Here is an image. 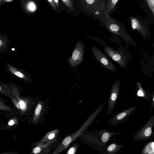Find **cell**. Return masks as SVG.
Listing matches in <instances>:
<instances>
[{"label":"cell","mask_w":154,"mask_h":154,"mask_svg":"<svg viewBox=\"0 0 154 154\" xmlns=\"http://www.w3.org/2000/svg\"><path fill=\"white\" fill-rule=\"evenodd\" d=\"M78 11L83 13L90 18L99 21L108 13L106 10V0H76Z\"/></svg>","instance_id":"6da1fadb"},{"label":"cell","mask_w":154,"mask_h":154,"mask_svg":"<svg viewBox=\"0 0 154 154\" xmlns=\"http://www.w3.org/2000/svg\"><path fill=\"white\" fill-rule=\"evenodd\" d=\"M99 22L110 32L122 38L125 42L127 50L130 45H137V43L128 32L125 25L111 17L109 14Z\"/></svg>","instance_id":"7a4b0ae2"},{"label":"cell","mask_w":154,"mask_h":154,"mask_svg":"<svg viewBox=\"0 0 154 154\" xmlns=\"http://www.w3.org/2000/svg\"><path fill=\"white\" fill-rule=\"evenodd\" d=\"M119 132H111L106 130H96L94 131H85L80 137L83 141L91 146H105L109 138L113 135L119 134Z\"/></svg>","instance_id":"3957f363"},{"label":"cell","mask_w":154,"mask_h":154,"mask_svg":"<svg viewBox=\"0 0 154 154\" xmlns=\"http://www.w3.org/2000/svg\"><path fill=\"white\" fill-rule=\"evenodd\" d=\"M105 105V103H103L99 105L87 119L78 129L70 135L67 136L64 139L62 143L64 148L68 146L71 143L77 140L79 137H80L100 114L104 108Z\"/></svg>","instance_id":"277c9868"},{"label":"cell","mask_w":154,"mask_h":154,"mask_svg":"<svg viewBox=\"0 0 154 154\" xmlns=\"http://www.w3.org/2000/svg\"><path fill=\"white\" fill-rule=\"evenodd\" d=\"M103 50L109 57L123 68L126 67L131 58L128 50L123 47L119 48L118 49L115 50L110 46L106 45L104 46Z\"/></svg>","instance_id":"5b68a950"},{"label":"cell","mask_w":154,"mask_h":154,"mask_svg":"<svg viewBox=\"0 0 154 154\" xmlns=\"http://www.w3.org/2000/svg\"><path fill=\"white\" fill-rule=\"evenodd\" d=\"M129 20L132 29L137 30L145 40H147L151 35L150 28L151 24L149 20L140 16H130Z\"/></svg>","instance_id":"8992f818"},{"label":"cell","mask_w":154,"mask_h":154,"mask_svg":"<svg viewBox=\"0 0 154 154\" xmlns=\"http://www.w3.org/2000/svg\"><path fill=\"white\" fill-rule=\"evenodd\" d=\"M154 114L149 117L146 124L134 134L133 140L137 142H141L149 139L154 137Z\"/></svg>","instance_id":"52a82bcc"},{"label":"cell","mask_w":154,"mask_h":154,"mask_svg":"<svg viewBox=\"0 0 154 154\" xmlns=\"http://www.w3.org/2000/svg\"><path fill=\"white\" fill-rule=\"evenodd\" d=\"M85 48V45L81 41L79 40L75 43L71 56L67 59L72 68L78 67L83 61Z\"/></svg>","instance_id":"ba28073f"},{"label":"cell","mask_w":154,"mask_h":154,"mask_svg":"<svg viewBox=\"0 0 154 154\" xmlns=\"http://www.w3.org/2000/svg\"><path fill=\"white\" fill-rule=\"evenodd\" d=\"M91 50L95 58L102 67L108 71L116 72V67L106 54L94 46L91 47Z\"/></svg>","instance_id":"9c48e42d"},{"label":"cell","mask_w":154,"mask_h":154,"mask_svg":"<svg viewBox=\"0 0 154 154\" xmlns=\"http://www.w3.org/2000/svg\"><path fill=\"white\" fill-rule=\"evenodd\" d=\"M137 106H134L116 114L108 120V125L111 126H116L125 122L137 109Z\"/></svg>","instance_id":"30bf717a"},{"label":"cell","mask_w":154,"mask_h":154,"mask_svg":"<svg viewBox=\"0 0 154 154\" xmlns=\"http://www.w3.org/2000/svg\"><path fill=\"white\" fill-rule=\"evenodd\" d=\"M120 82L116 80L112 85L108 98L107 113L110 116L114 109L119 93Z\"/></svg>","instance_id":"8fae6325"},{"label":"cell","mask_w":154,"mask_h":154,"mask_svg":"<svg viewBox=\"0 0 154 154\" xmlns=\"http://www.w3.org/2000/svg\"><path fill=\"white\" fill-rule=\"evenodd\" d=\"M146 15L151 24H154V0H136Z\"/></svg>","instance_id":"7c38bea8"},{"label":"cell","mask_w":154,"mask_h":154,"mask_svg":"<svg viewBox=\"0 0 154 154\" xmlns=\"http://www.w3.org/2000/svg\"><path fill=\"white\" fill-rule=\"evenodd\" d=\"M69 12L75 17L79 16L80 13L78 11L76 6V0H61Z\"/></svg>","instance_id":"4fadbf2b"},{"label":"cell","mask_w":154,"mask_h":154,"mask_svg":"<svg viewBox=\"0 0 154 154\" xmlns=\"http://www.w3.org/2000/svg\"><path fill=\"white\" fill-rule=\"evenodd\" d=\"M141 83L139 81L136 82V85L137 89V95L141 97L146 102L150 101L151 96L150 94L147 91L144 90L141 86Z\"/></svg>","instance_id":"5bb4252c"},{"label":"cell","mask_w":154,"mask_h":154,"mask_svg":"<svg viewBox=\"0 0 154 154\" xmlns=\"http://www.w3.org/2000/svg\"><path fill=\"white\" fill-rule=\"evenodd\" d=\"M123 146L124 145L122 144H118L114 142L107 145L106 148V150L108 154H116Z\"/></svg>","instance_id":"9a60e30c"},{"label":"cell","mask_w":154,"mask_h":154,"mask_svg":"<svg viewBox=\"0 0 154 154\" xmlns=\"http://www.w3.org/2000/svg\"><path fill=\"white\" fill-rule=\"evenodd\" d=\"M119 0H106V10L109 15L114 11Z\"/></svg>","instance_id":"2e32d148"},{"label":"cell","mask_w":154,"mask_h":154,"mask_svg":"<svg viewBox=\"0 0 154 154\" xmlns=\"http://www.w3.org/2000/svg\"><path fill=\"white\" fill-rule=\"evenodd\" d=\"M8 67L10 71L13 74L20 78L26 79L27 77L23 73L9 64H8Z\"/></svg>","instance_id":"e0dca14e"},{"label":"cell","mask_w":154,"mask_h":154,"mask_svg":"<svg viewBox=\"0 0 154 154\" xmlns=\"http://www.w3.org/2000/svg\"><path fill=\"white\" fill-rule=\"evenodd\" d=\"M154 150V142H149L143 148L141 154H148L149 152Z\"/></svg>","instance_id":"ac0fdd59"},{"label":"cell","mask_w":154,"mask_h":154,"mask_svg":"<svg viewBox=\"0 0 154 154\" xmlns=\"http://www.w3.org/2000/svg\"><path fill=\"white\" fill-rule=\"evenodd\" d=\"M25 8L28 11L33 12L36 10L37 6L34 2L32 1H29L26 4Z\"/></svg>","instance_id":"d6986e66"},{"label":"cell","mask_w":154,"mask_h":154,"mask_svg":"<svg viewBox=\"0 0 154 154\" xmlns=\"http://www.w3.org/2000/svg\"><path fill=\"white\" fill-rule=\"evenodd\" d=\"M79 144L78 143H75V144L68 150L67 154H74L75 153L79 147Z\"/></svg>","instance_id":"ffe728a7"},{"label":"cell","mask_w":154,"mask_h":154,"mask_svg":"<svg viewBox=\"0 0 154 154\" xmlns=\"http://www.w3.org/2000/svg\"><path fill=\"white\" fill-rule=\"evenodd\" d=\"M151 107L149 113V117H150L151 114L153 109L154 107V91L152 93L151 98Z\"/></svg>","instance_id":"44dd1931"},{"label":"cell","mask_w":154,"mask_h":154,"mask_svg":"<svg viewBox=\"0 0 154 154\" xmlns=\"http://www.w3.org/2000/svg\"><path fill=\"white\" fill-rule=\"evenodd\" d=\"M42 108V106L41 104H39L37 105L35 111V115H39L41 112Z\"/></svg>","instance_id":"7402d4cb"},{"label":"cell","mask_w":154,"mask_h":154,"mask_svg":"<svg viewBox=\"0 0 154 154\" xmlns=\"http://www.w3.org/2000/svg\"><path fill=\"white\" fill-rule=\"evenodd\" d=\"M48 2L51 7L55 10L57 9V7L54 2V0H47Z\"/></svg>","instance_id":"603a6c76"},{"label":"cell","mask_w":154,"mask_h":154,"mask_svg":"<svg viewBox=\"0 0 154 154\" xmlns=\"http://www.w3.org/2000/svg\"><path fill=\"white\" fill-rule=\"evenodd\" d=\"M41 151V148L39 147H37L34 149L33 152L35 154H37L39 153Z\"/></svg>","instance_id":"cb8c5ba5"},{"label":"cell","mask_w":154,"mask_h":154,"mask_svg":"<svg viewBox=\"0 0 154 154\" xmlns=\"http://www.w3.org/2000/svg\"><path fill=\"white\" fill-rule=\"evenodd\" d=\"M55 136V134L54 133H52L50 134L48 137V138L50 140L53 139L54 138Z\"/></svg>","instance_id":"d4e9b609"},{"label":"cell","mask_w":154,"mask_h":154,"mask_svg":"<svg viewBox=\"0 0 154 154\" xmlns=\"http://www.w3.org/2000/svg\"><path fill=\"white\" fill-rule=\"evenodd\" d=\"M19 103L20 105L21 108H23L25 106L24 103L22 101H20Z\"/></svg>","instance_id":"484cf974"},{"label":"cell","mask_w":154,"mask_h":154,"mask_svg":"<svg viewBox=\"0 0 154 154\" xmlns=\"http://www.w3.org/2000/svg\"><path fill=\"white\" fill-rule=\"evenodd\" d=\"M14 122L13 120H11L8 123V124L10 126H11L14 125Z\"/></svg>","instance_id":"4316f807"},{"label":"cell","mask_w":154,"mask_h":154,"mask_svg":"<svg viewBox=\"0 0 154 154\" xmlns=\"http://www.w3.org/2000/svg\"><path fill=\"white\" fill-rule=\"evenodd\" d=\"M54 1L57 7L59 6V2L58 0H54Z\"/></svg>","instance_id":"83f0119b"},{"label":"cell","mask_w":154,"mask_h":154,"mask_svg":"<svg viewBox=\"0 0 154 154\" xmlns=\"http://www.w3.org/2000/svg\"><path fill=\"white\" fill-rule=\"evenodd\" d=\"M14 0H3L2 4L5 2H9L12 1Z\"/></svg>","instance_id":"f1b7e54d"},{"label":"cell","mask_w":154,"mask_h":154,"mask_svg":"<svg viewBox=\"0 0 154 154\" xmlns=\"http://www.w3.org/2000/svg\"><path fill=\"white\" fill-rule=\"evenodd\" d=\"M16 106L19 109H20L21 108L20 103H17Z\"/></svg>","instance_id":"f546056e"},{"label":"cell","mask_w":154,"mask_h":154,"mask_svg":"<svg viewBox=\"0 0 154 154\" xmlns=\"http://www.w3.org/2000/svg\"><path fill=\"white\" fill-rule=\"evenodd\" d=\"M148 154H154V150L149 152Z\"/></svg>","instance_id":"4dcf8cb0"},{"label":"cell","mask_w":154,"mask_h":154,"mask_svg":"<svg viewBox=\"0 0 154 154\" xmlns=\"http://www.w3.org/2000/svg\"><path fill=\"white\" fill-rule=\"evenodd\" d=\"M3 0H0V5L1 6L3 3Z\"/></svg>","instance_id":"1f68e13d"},{"label":"cell","mask_w":154,"mask_h":154,"mask_svg":"<svg viewBox=\"0 0 154 154\" xmlns=\"http://www.w3.org/2000/svg\"><path fill=\"white\" fill-rule=\"evenodd\" d=\"M152 46H153V48H154V43H153ZM153 55H154V54Z\"/></svg>","instance_id":"d6a6232c"},{"label":"cell","mask_w":154,"mask_h":154,"mask_svg":"<svg viewBox=\"0 0 154 154\" xmlns=\"http://www.w3.org/2000/svg\"><path fill=\"white\" fill-rule=\"evenodd\" d=\"M12 50L13 51H14L15 50V49H14V48H12Z\"/></svg>","instance_id":"836d02e7"},{"label":"cell","mask_w":154,"mask_h":154,"mask_svg":"<svg viewBox=\"0 0 154 154\" xmlns=\"http://www.w3.org/2000/svg\"><path fill=\"white\" fill-rule=\"evenodd\" d=\"M1 86L0 87V91H1Z\"/></svg>","instance_id":"e575fe53"},{"label":"cell","mask_w":154,"mask_h":154,"mask_svg":"<svg viewBox=\"0 0 154 154\" xmlns=\"http://www.w3.org/2000/svg\"><path fill=\"white\" fill-rule=\"evenodd\" d=\"M153 43H154V41H153Z\"/></svg>","instance_id":"d590c367"}]
</instances>
